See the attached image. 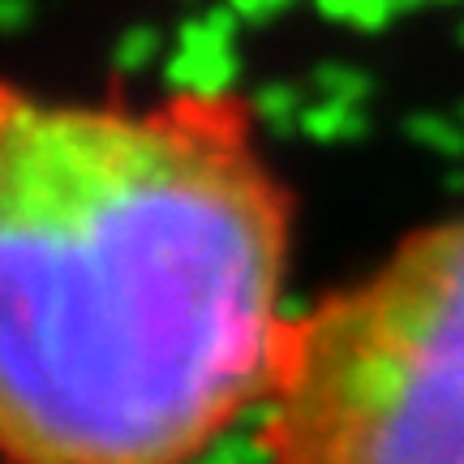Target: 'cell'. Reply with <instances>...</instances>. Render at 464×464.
Listing matches in <instances>:
<instances>
[{
  "label": "cell",
  "mask_w": 464,
  "mask_h": 464,
  "mask_svg": "<svg viewBox=\"0 0 464 464\" xmlns=\"http://www.w3.org/2000/svg\"><path fill=\"white\" fill-rule=\"evenodd\" d=\"M198 456L207 464H276V451L266 443V434L249 430V426H228V430H219Z\"/></svg>",
  "instance_id": "obj_5"
},
{
  "label": "cell",
  "mask_w": 464,
  "mask_h": 464,
  "mask_svg": "<svg viewBox=\"0 0 464 464\" xmlns=\"http://www.w3.org/2000/svg\"><path fill=\"white\" fill-rule=\"evenodd\" d=\"M26 17H31V0H0V22H5V31H22Z\"/></svg>",
  "instance_id": "obj_12"
},
{
  "label": "cell",
  "mask_w": 464,
  "mask_h": 464,
  "mask_svg": "<svg viewBox=\"0 0 464 464\" xmlns=\"http://www.w3.org/2000/svg\"><path fill=\"white\" fill-rule=\"evenodd\" d=\"M456 39H460V44H464V22H460V31H456Z\"/></svg>",
  "instance_id": "obj_16"
},
{
  "label": "cell",
  "mask_w": 464,
  "mask_h": 464,
  "mask_svg": "<svg viewBox=\"0 0 464 464\" xmlns=\"http://www.w3.org/2000/svg\"><path fill=\"white\" fill-rule=\"evenodd\" d=\"M254 108L0 116V434L14 464H189L271 396L288 194Z\"/></svg>",
  "instance_id": "obj_1"
},
{
  "label": "cell",
  "mask_w": 464,
  "mask_h": 464,
  "mask_svg": "<svg viewBox=\"0 0 464 464\" xmlns=\"http://www.w3.org/2000/svg\"><path fill=\"white\" fill-rule=\"evenodd\" d=\"M237 26H241V17L232 14L228 5H219V9L189 17L181 26V34H177V44H189V48H232Z\"/></svg>",
  "instance_id": "obj_9"
},
{
  "label": "cell",
  "mask_w": 464,
  "mask_h": 464,
  "mask_svg": "<svg viewBox=\"0 0 464 464\" xmlns=\"http://www.w3.org/2000/svg\"><path fill=\"white\" fill-rule=\"evenodd\" d=\"M237 426L276 464H464V219L288 323L271 396Z\"/></svg>",
  "instance_id": "obj_2"
},
{
  "label": "cell",
  "mask_w": 464,
  "mask_h": 464,
  "mask_svg": "<svg viewBox=\"0 0 464 464\" xmlns=\"http://www.w3.org/2000/svg\"><path fill=\"white\" fill-rule=\"evenodd\" d=\"M404 133L430 147L434 155H448V160H464V121L460 116H439V112H417L404 121Z\"/></svg>",
  "instance_id": "obj_6"
},
{
  "label": "cell",
  "mask_w": 464,
  "mask_h": 464,
  "mask_svg": "<svg viewBox=\"0 0 464 464\" xmlns=\"http://www.w3.org/2000/svg\"><path fill=\"white\" fill-rule=\"evenodd\" d=\"M266 5H271V17H276V14H284V9H288L293 0H266Z\"/></svg>",
  "instance_id": "obj_14"
},
{
  "label": "cell",
  "mask_w": 464,
  "mask_h": 464,
  "mask_svg": "<svg viewBox=\"0 0 464 464\" xmlns=\"http://www.w3.org/2000/svg\"><path fill=\"white\" fill-rule=\"evenodd\" d=\"M456 116H460V121H464V103H460V112H456Z\"/></svg>",
  "instance_id": "obj_18"
},
{
  "label": "cell",
  "mask_w": 464,
  "mask_h": 464,
  "mask_svg": "<svg viewBox=\"0 0 464 464\" xmlns=\"http://www.w3.org/2000/svg\"><path fill=\"white\" fill-rule=\"evenodd\" d=\"M314 9L327 22H344L357 31H387L400 14V0H314Z\"/></svg>",
  "instance_id": "obj_7"
},
{
  "label": "cell",
  "mask_w": 464,
  "mask_h": 464,
  "mask_svg": "<svg viewBox=\"0 0 464 464\" xmlns=\"http://www.w3.org/2000/svg\"><path fill=\"white\" fill-rule=\"evenodd\" d=\"M237 56L232 48H189V44H177V52L164 61V78L172 91L181 95H232V82H237Z\"/></svg>",
  "instance_id": "obj_3"
},
{
  "label": "cell",
  "mask_w": 464,
  "mask_h": 464,
  "mask_svg": "<svg viewBox=\"0 0 464 464\" xmlns=\"http://www.w3.org/2000/svg\"><path fill=\"white\" fill-rule=\"evenodd\" d=\"M224 5H228L241 22H266V17H271V5H266V0H224Z\"/></svg>",
  "instance_id": "obj_13"
},
{
  "label": "cell",
  "mask_w": 464,
  "mask_h": 464,
  "mask_svg": "<svg viewBox=\"0 0 464 464\" xmlns=\"http://www.w3.org/2000/svg\"><path fill=\"white\" fill-rule=\"evenodd\" d=\"M249 108H254V116H258L263 125H271V130H280V133L293 130V125H301V112H305L297 86H288V82L258 86V95L249 100Z\"/></svg>",
  "instance_id": "obj_8"
},
{
  "label": "cell",
  "mask_w": 464,
  "mask_h": 464,
  "mask_svg": "<svg viewBox=\"0 0 464 464\" xmlns=\"http://www.w3.org/2000/svg\"><path fill=\"white\" fill-rule=\"evenodd\" d=\"M314 86L327 95V100H344V103H362L365 95H370V73H362L357 65H340V61H332V65H318L314 69Z\"/></svg>",
  "instance_id": "obj_10"
},
{
  "label": "cell",
  "mask_w": 464,
  "mask_h": 464,
  "mask_svg": "<svg viewBox=\"0 0 464 464\" xmlns=\"http://www.w3.org/2000/svg\"><path fill=\"white\" fill-rule=\"evenodd\" d=\"M417 5H426V0H400V9H417Z\"/></svg>",
  "instance_id": "obj_15"
},
{
  "label": "cell",
  "mask_w": 464,
  "mask_h": 464,
  "mask_svg": "<svg viewBox=\"0 0 464 464\" xmlns=\"http://www.w3.org/2000/svg\"><path fill=\"white\" fill-rule=\"evenodd\" d=\"M160 48H164V39H160V31H155V26H130V31L116 39L112 61H116V69L138 73V69H147L150 61L160 56Z\"/></svg>",
  "instance_id": "obj_11"
},
{
  "label": "cell",
  "mask_w": 464,
  "mask_h": 464,
  "mask_svg": "<svg viewBox=\"0 0 464 464\" xmlns=\"http://www.w3.org/2000/svg\"><path fill=\"white\" fill-rule=\"evenodd\" d=\"M297 130L305 138H318V142H340V138H362L370 130V121H365L362 103H344V100H327L323 95V103H310L301 112Z\"/></svg>",
  "instance_id": "obj_4"
},
{
  "label": "cell",
  "mask_w": 464,
  "mask_h": 464,
  "mask_svg": "<svg viewBox=\"0 0 464 464\" xmlns=\"http://www.w3.org/2000/svg\"><path fill=\"white\" fill-rule=\"evenodd\" d=\"M189 464H207V460H202V456H194V460H189Z\"/></svg>",
  "instance_id": "obj_17"
}]
</instances>
